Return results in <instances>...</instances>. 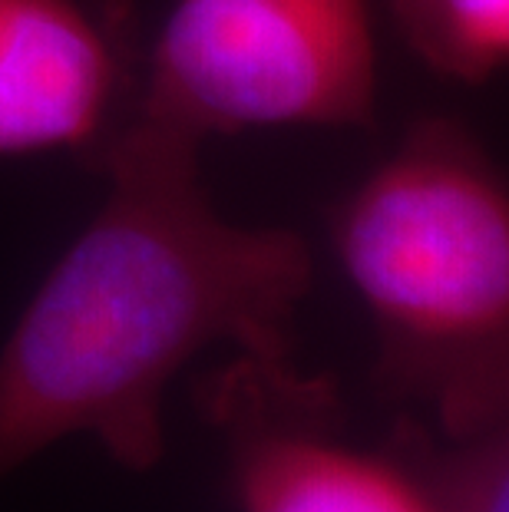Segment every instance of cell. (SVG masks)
<instances>
[{"instance_id":"6da1fadb","label":"cell","mask_w":509,"mask_h":512,"mask_svg":"<svg viewBox=\"0 0 509 512\" xmlns=\"http://www.w3.org/2000/svg\"><path fill=\"white\" fill-rule=\"evenodd\" d=\"M199 149L136 119L106 156L100 209L0 347V479L67 437L149 473L166 453V390L202 351L295 357L311 248L219 215Z\"/></svg>"},{"instance_id":"7a4b0ae2","label":"cell","mask_w":509,"mask_h":512,"mask_svg":"<svg viewBox=\"0 0 509 512\" xmlns=\"http://www.w3.org/2000/svg\"><path fill=\"white\" fill-rule=\"evenodd\" d=\"M334 258L374 331L371 380L437 440L509 417V176L424 116L334 205Z\"/></svg>"},{"instance_id":"3957f363","label":"cell","mask_w":509,"mask_h":512,"mask_svg":"<svg viewBox=\"0 0 509 512\" xmlns=\"http://www.w3.org/2000/svg\"><path fill=\"white\" fill-rule=\"evenodd\" d=\"M381 0H176L146 53L139 119L196 143L377 123Z\"/></svg>"},{"instance_id":"277c9868","label":"cell","mask_w":509,"mask_h":512,"mask_svg":"<svg viewBox=\"0 0 509 512\" xmlns=\"http://www.w3.org/2000/svg\"><path fill=\"white\" fill-rule=\"evenodd\" d=\"M196 403L238 512H447L397 433L354 440L334 380L298 357L235 354L199 377Z\"/></svg>"},{"instance_id":"5b68a950","label":"cell","mask_w":509,"mask_h":512,"mask_svg":"<svg viewBox=\"0 0 509 512\" xmlns=\"http://www.w3.org/2000/svg\"><path fill=\"white\" fill-rule=\"evenodd\" d=\"M143 86L136 0H0V156L70 152L100 172Z\"/></svg>"},{"instance_id":"8992f818","label":"cell","mask_w":509,"mask_h":512,"mask_svg":"<svg viewBox=\"0 0 509 512\" xmlns=\"http://www.w3.org/2000/svg\"><path fill=\"white\" fill-rule=\"evenodd\" d=\"M394 34L450 83H486L509 70V0H381Z\"/></svg>"},{"instance_id":"52a82bcc","label":"cell","mask_w":509,"mask_h":512,"mask_svg":"<svg viewBox=\"0 0 509 512\" xmlns=\"http://www.w3.org/2000/svg\"><path fill=\"white\" fill-rule=\"evenodd\" d=\"M394 433L447 512H509V417L467 440H437L410 417Z\"/></svg>"}]
</instances>
